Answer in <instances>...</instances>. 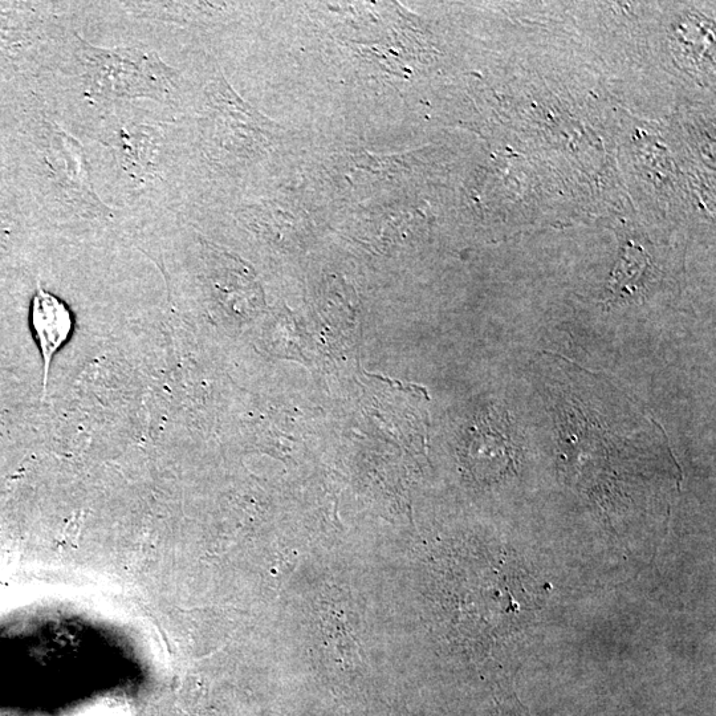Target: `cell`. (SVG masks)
Returning <instances> with one entry per match:
<instances>
[{"mask_svg": "<svg viewBox=\"0 0 716 716\" xmlns=\"http://www.w3.org/2000/svg\"><path fill=\"white\" fill-rule=\"evenodd\" d=\"M58 119L81 134L117 113L150 109L178 116L187 105L182 73L148 47H97L73 30L51 56Z\"/></svg>", "mask_w": 716, "mask_h": 716, "instance_id": "cell-1", "label": "cell"}, {"mask_svg": "<svg viewBox=\"0 0 716 716\" xmlns=\"http://www.w3.org/2000/svg\"><path fill=\"white\" fill-rule=\"evenodd\" d=\"M179 117L134 109L97 122L83 136L112 158L120 209H174L179 193Z\"/></svg>", "mask_w": 716, "mask_h": 716, "instance_id": "cell-2", "label": "cell"}, {"mask_svg": "<svg viewBox=\"0 0 716 716\" xmlns=\"http://www.w3.org/2000/svg\"><path fill=\"white\" fill-rule=\"evenodd\" d=\"M279 125L240 99L222 75L203 92L195 115L198 152L223 172L246 169L279 138Z\"/></svg>", "mask_w": 716, "mask_h": 716, "instance_id": "cell-3", "label": "cell"}, {"mask_svg": "<svg viewBox=\"0 0 716 716\" xmlns=\"http://www.w3.org/2000/svg\"><path fill=\"white\" fill-rule=\"evenodd\" d=\"M44 133L48 209L55 210L60 222H107L113 218L116 207L97 193L84 146L59 122H48Z\"/></svg>", "mask_w": 716, "mask_h": 716, "instance_id": "cell-4", "label": "cell"}, {"mask_svg": "<svg viewBox=\"0 0 716 716\" xmlns=\"http://www.w3.org/2000/svg\"><path fill=\"white\" fill-rule=\"evenodd\" d=\"M31 327L42 355L43 392L46 394L52 361L72 335V313L64 301L39 286L31 304Z\"/></svg>", "mask_w": 716, "mask_h": 716, "instance_id": "cell-5", "label": "cell"}]
</instances>
